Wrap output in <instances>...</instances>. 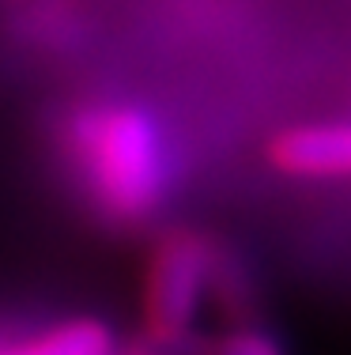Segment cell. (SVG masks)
Returning a JSON list of instances; mask_svg holds the SVG:
<instances>
[{
    "instance_id": "cell-3",
    "label": "cell",
    "mask_w": 351,
    "mask_h": 355,
    "mask_svg": "<svg viewBox=\"0 0 351 355\" xmlns=\"http://www.w3.org/2000/svg\"><path fill=\"white\" fill-rule=\"evenodd\" d=\"M269 163L291 178H351V121L280 132L269 144Z\"/></svg>"
},
{
    "instance_id": "cell-5",
    "label": "cell",
    "mask_w": 351,
    "mask_h": 355,
    "mask_svg": "<svg viewBox=\"0 0 351 355\" xmlns=\"http://www.w3.org/2000/svg\"><path fill=\"white\" fill-rule=\"evenodd\" d=\"M170 355H287V344L269 325L246 318V321H231L215 336H189Z\"/></svg>"
},
{
    "instance_id": "cell-4",
    "label": "cell",
    "mask_w": 351,
    "mask_h": 355,
    "mask_svg": "<svg viewBox=\"0 0 351 355\" xmlns=\"http://www.w3.org/2000/svg\"><path fill=\"white\" fill-rule=\"evenodd\" d=\"M117 336L98 318H64L30 336L0 340V355H110Z\"/></svg>"
},
{
    "instance_id": "cell-2",
    "label": "cell",
    "mask_w": 351,
    "mask_h": 355,
    "mask_svg": "<svg viewBox=\"0 0 351 355\" xmlns=\"http://www.w3.org/2000/svg\"><path fill=\"white\" fill-rule=\"evenodd\" d=\"M215 239L193 227H170L155 242L144 272V340L170 355L193 336L200 302L208 299Z\"/></svg>"
},
{
    "instance_id": "cell-1",
    "label": "cell",
    "mask_w": 351,
    "mask_h": 355,
    "mask_svg": "<svg viewBox=\"0 0 351 355\" xmlns=\"http://www.w3.org/2000/svg\"><path fill=\"white\" fill-rule=\"evenodd\" d=\"M64 159L91 212L110 227H140L170 193V151L147 110L132 103L83 106L64 125Z\"/></svg>"
}]
</instances>
